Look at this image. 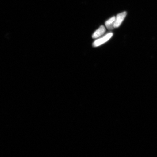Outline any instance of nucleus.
<instances>
[{
    "mask_svg": "<svg viewBox=\"0 0 157 157\" xmlns=\"http://www.w3.org/2000/svg\"><path fill=\"white\" fill-rule=\"evenodd\" d=\"M113 35L112 33H108L102 38L98 39L94 41L93 43V46L94 47H97L101 46L108 42L113 37Z\"/></svg>",
    "mask_w": 157,
    "mask_h": 157,
    "instance_id": "obj_1",
    "label": "nucleus"
},
{
    "mask_svg": "<svg viewBox=\"0 0 157 157\" xmlns=\"http://www.w3.org/2000/svg\"><path fill=\"white\" fill-rule=\"evenodd\" d=\"M127 15L126 12L119 13L116 17L115 20L114 22L113 26L114 28H117L120 26L121 23L125 18Z\"/></svg>",
    "mask_w": 157,
    "mask_h": 157,
    "instance_id": "obj_2",
    "label": "nucleus"
},
{
    "mask_svg": "<svg viewBox=\"0 0 157 157\" xmlns=\"http://www.w3.org/2000/svg\"><path fill=\"white\" fill-rule=\"evenodd\" d=\"M106 31V29L104 25H101L97 29L92 35V38L96 39L101 37L105 34Z\"/></svg>",
    "mask_w": 157,
    "mask_h": 157,
    "instance_id": "obj_3",
    "label": "nucleus"
},
{
    "mask_svg": "<svg viewBox=\"0 0 157 157\" xmlns=\"http://www.w3.org/2000/svg\"><path fill=\"white\" fill-rule=\"evenodd\" d=\"M115 18L116 17H113L105 21V26L109 30H111V29H113L114 28L113 25L115 20Z\"/></svg>",
    "mask_w": 157,
    "mask_h": 157,
    "instance_id": "obj_4",
    "label": "nucleus"
}]
</instances>
